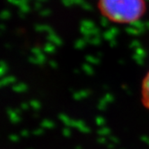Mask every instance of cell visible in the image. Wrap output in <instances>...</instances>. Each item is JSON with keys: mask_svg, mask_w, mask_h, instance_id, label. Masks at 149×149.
Returning a JSON list of instances; mask_svg holds the SVG:
<instances>
[{"mask_svg": "<svg viewBox=\"0 0 149 149\" xmlns=\"http://www.w3.org/2000/svg\"><path fill=\"white\" fill-rule=\"evenodd\" d=\"M98 7L106 19L119 24L137 22L146 9L145 0H98Z\"/></svg>", "mask_w": 149, "mask_h": 149, "instance_id": "obj_1", "label": "cell"}, {"mask_svg": "<svg viewBox=\"0 0 149 149\" xmlns=\"http://www.w3.org/2000/svg\"><path fill=\"white\" fill-rule=\"evenodd\" d=\"M141 101L144 107L149 110V71L143 79L141 86Z\"/></svg>", "mask_w": 149, "mask_h": 149, "instance_id": "obj_2", "label": "cell"}]
</instances>
